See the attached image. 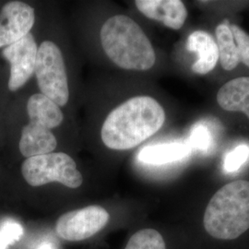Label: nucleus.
Masks as SVG:
<instances>
[{
    "mask_svg": "<svg viewBox=\"0 0 249 249\" xmlns=\"http://www.w3.org/2000/svg\"><path fill=\"white\" fill-rule=\"evenodd\" d=\"M164 121V110L155 99L134 97L108 115L101 131L102 141L109 149L129 150L156 133Z\"/></svg>",
    "mask_w": 249,
    "mask_h": 249,
    "instance_id": "obj_1",
    "label": "nucleus"
},
{
    "mask_svg": "<svg viewBox=\"0 0 249 249\" xmlns=\"http://www.w3.org/2000/svg\"><path fill=\"white\" fill-rule=\"evenodd\" d=\"M100 37L107 56L119 68L144 71L154 66L156 55L151 41L132 18L124 15L108 18Z\"/></svg>",
    "mask_w": 249,
    "mask_h": 249,
    "instance_id": "obj_2",
    "label": "nucleus"
},
{
    "mask_svg": "<svg viewBox=\"0 0 249 249\" xmlns=\"http://www.w3.org/2000/svg\"><path fill=\"white\" fill-rule=\"evenodd\" d=\"M207 232L219 240H234L249 229V181L237 180L220 188L205 210Z\"/></svg>",
    "mask_w": 249,
    "mask_h": 249,
    "instance_id": "obj_3",
    "label": "nucleus"
},
{
    "mask_svg": "<svg viewBox=\"0 0 249 249\" xmlns=\"http://www.w3.org/2000/svg\"><path fill=\"white\" fill-rule=\"evenodd\" d=\"M29 122L20 131L18 151L26 159L51 153L57 142L51 129L64 119L60 107L43 93L32 95L26 104Z\"/></svg>",
    "mask_w": 249,
    "mask_h": 249,
    "instance_id": "obj_4",
    "label": "nucleus"
},
{
    "mask_svg": "<svg viewBox=\"0 0 249 249\" xmlns=\"http://www.w3.org/2000/svg\"><path fill=\"white\" fill-rule=\"evenodd\" d=\"M20 170L22 178L32 187L58 182L70 188H78L83 182L75 160L64 152H51L25 159Z\"/></svg>",
    "mask_w": 249,
    "mask_h": 249,
    "instance_id": "obj_5",
    "label": "nucleus"
},
{
    "mask_svg": "<svg viewBox=\"0 0 249 249\" xmlns=\"http://www.w3.org/2000/svg\"><path fill=\"white\" fill-rule=\"evenodd\" d=\"M35 74L41 93L65 107L70 97L68 76L61 50L53 42L45 41L38 47Z\"/></svg>",
    "mask_w": 249,
    "mask_h": 249,
    "instance_id": "obj_6",
    "label": "nucleus"
},
{
    "mask_svg": "<svg viewBox=\"0 0 249 249\" xmlns=\"http://www.w3.org/2000/svg\"><path fill=\"white\" fill-rule=\"evenodd\" d=\"M109 218V213L103 207L88 206L60 216L55 224V232L64 240H85L103 230Z\"/></svg>",
    "mask_w": 249,
    "mask_h": 249,
    "instance_id": "obj_7",
    "label": "nucleus"
},
{
    "mask_svg": "<svg viewBox=\"0 0 249 249\" xmlns=\"http://www.w3.org/2000/svg\"><path fill=\"white\" fill-rule=\"evenodd\" d=\"M38 46L32 34L1 50V57L9 64L7 87L9 92L21 89L35 73Z\"/></svg>",
    "mask_w": 249,
    "mask_h": 249,
    "instance_id": "obj_8",
    "label": "nucleus"
},
{
    "mask_svg": "<svg viewBox=\"0 0 249 249\" xmlns=\"http://www.w3.org/2000/svg\"><path fill=\"white\" fill-rule=\"evenodd\" d=\"M36 22L35 9L22 1H9L0 9V50L30 34Z\"/></svg>",
    "mask_w": 249,
    "mask_h": 249,
    "instance_id": "obj_9",
    "label": "nucleus"
},
{
    "mask_svg": "<svg viewBox=\"0 0 249 249\" xmlns=\"http://www.w3.org/2000/svg\"><path fill=\"white\" fill-rule=\"evenodd\" d=\"M135 4L144 16L173 30L181 29L187 18L186 6L180 0H137Z\"/></svg>",
    "mask_w": 249,
    "mask_h": 249,
    "instance_id": "obj_10",
    "label": "nucleus"
},
{
    "mask_svg": "<svg viewBox=\"0 0 249 249\" xmlns=\"http://www.w3.org/2000/svg\"><path fill=\"white\" fill-rule=\"evenodd\" d=\"M187 48L197 54V59L192 66L193 71L205 75L213 71L219 60V49L216 41L209 33L196 31L191 34L187 39Z\"/></svg>",
    "mask_w": 249,
    "mask_h": 249,
    "instance_id": "obj_11",
    "label": "nucleus"
},
{
    "mask_svg": "<svg viewBox=\"0 0 249 249\" xmlns=\"http://www.w3.org/2000/svg\"><path fill=\"white\" fill-rule=\"evenodd\" d=\"M217 102L223 110L243 112L249 118V77L226 82L217 93Z\"/></svg>",
    "mask_w": 249,
    "mask_h": 249,
    "instance_id": "obj_12",
    "label": "nucleus"
},
{
    "mask_svg": "<svg viewBox=\"0 0 249 249\" xmlns=\"http://www.w3.org/2000/svg\"><path fill=\"white\" fill-rule=\"evenodd\" d=\"M191 151L187 142L160 143L142 148L138 159L146 164L160 165L187 159Z\"/></svg>",
    "mask_w": 249,
    "mask_h": 249,
    "instance_id": "obj_13",
    "label": "nucleus"
},
{
    "mask_svg": "<svg viewBox=\"0 0 249 249\" xmlns=\"http://www.w3.org/2000/svg\"><path fill=\"white\" fill-rule=\"evenodd\" d=\"M216 43L219 49V59L223 70L232 71L240 63L236 45L228 24H220L216 28Z\"/></svg>",
    "mask_w": 249,
    "mask_h": 249,
    "instance_id": "obj_14",
    "label": "nucleus"
},
{
    "mask_svg": "<svg viewBox=\"0 0 249 249\" xmlns=\"http://www.w3.org/2000/svg\"><path fill=\"white\" fill-rule=\"evenodd\" d=\"M124 249H166V246L159 231L143 229L134 233Z\"/></svg>",
    "mask_w": 249,
    "mask_h": 249,
    "instance_id": "obj_15",
    "label": "nucleus"
},
{
    "mask_svg": "<svg viewBox=\"0 0 249 249\" xmlns=\"http://www.w3.org/2000/svg\"><path fill=\"white\" fill-rule=\"evenodd\" d=\"M187 144L191 150L207 151L213 144V135L208 126L203 124H196L190 133Z\"/></svg>",
    "mask_w": 249,
    "mask_h": 249,
    "instance_id": "obj_16",
    "label": "nucleus"
},
{
    "mask_svg": "<svg viewBox=\"0 0 249 249\" xmlns=\"http://www.w3.org/2000/svg\"><path fill=\"white\" fill-rule=\"evenodd\" d=\"M249 158V146L241 144L225 156L223 168L227 173H234L240 169Z\"/></svg>",
    "mask_w": 249,
    "mask_h": 249,
    "instance_id": "obj_17",
    "label": "nucleus"
},
{
    "mask_svg": "<svg viewBox=\"0 0 249 249\" xmlns=\"http://www.w3.org/2000/svg\"><path fill=\"white\" fill-rule=\"evenodd\" d=\"M23 234V227L15 222H7L0 228V249L8 247L19 240Z\"/></svg>",
    "mask_w": 249,
    "mask_h": 249,
    "instance_id": "obj_18",
    "label": "nucleus"
},
{
    "mask_svg": "<svg viewBox=\"0 0 249 249\" xmlns=\"http://www.w3.org/2000/svg\"><path fill=\"white\" fill-rule=\"evenodd\" d=\"M229 27L238 51L240 62L244 63L249 68V36L235 24H231Z\"/></svg>",
    "mask_w": 249,
    "mask_h": 249,
    "instance_id": "obj_19",
    "label": "nucleus"
},
{
    "mask_svg": "<svg viewBox=\"0 0 249 249\" xmlns=\"http://www.w3.org/2000/svg\"><path fill=\"white\" fill-rule=\"evenodd\" d=\"M36 249H57L55 245L52 243V242H48V241H45L42 244H40Z\"/></svg>",
    "mask_w": 249,
    "mask_h": 249,
    "instance_id": "obj_20",
    "label": "nucleus"
}]
</instances>
